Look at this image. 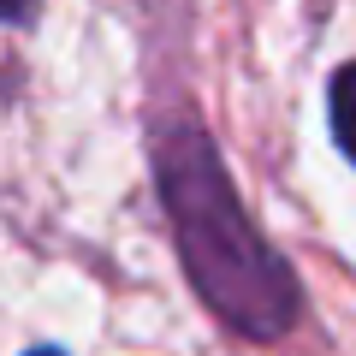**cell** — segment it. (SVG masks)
Masks as SVG:
<instances>
[{"label":"cell","mask_w":356,"mask_h":356,"mask_svg":"<svg viewBox=\"0 0 356 356\" xmlns=\"http://www.w3.org/2000/svg\"><path fill=\"white\" fill-rule=\"evenodd\" d=\"M154 184H161L166 220H172L178 261L191 273V291L208 303V315L255 344L285 339L291 321L303 315L297 273L243 214L214 137L191 119L161 125L154 131Z\"/></svg>","instance_id":"cell-1"},{"label":"cell","mask_w":356,"mask_h":356,"mask_svg":"<svg viewBox=\"0 0 356 356\" xmlns=\"http://www.w3.org/2000/svg\"><path fill=\"white\" fill-rule=\"evenodd\" d=\"M327 119H332V143H339L344 161L356 166V60L332 72V83H327Z\"/></svg>","instance_id":"cell-2"},{"label":"cell","mask_w":356,"mask_h":356,"mask_svg":"<svg viewBox=\"0 0 356 356\" xmlns=\"http://www.w3.org/2000/svg\"><path fill=\"white\" fill-rule=\"evenodd\" d=\"M36 18V0H0V24H24Z\"/></svg>","instance_id":"cell-3"},{"label":"cell","mask_w":356,"mask_h":356,"mask_svg":"<svg viewBox=\"0 0 356 356\" xmlns=\"http://www.w3.org/2000/svg\"><path fill=\"white\" fill-rule=\"evenodd\" d=\"M24 356H65V350H54V344H36V350H24Z\"/></svg>","instance_id":"cell-4"}]
</instances>
